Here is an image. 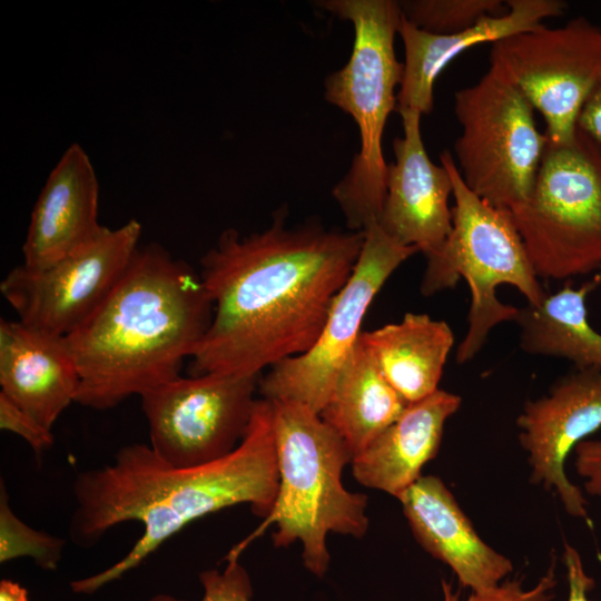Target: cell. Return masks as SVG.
I'll use <instances>...</instances> for the list:
<instances>
[{"instance_id": "cell-1", "label": "cell", "mask_w": 601, "mask_h": 601, "mask_svg": "<svg viewBox=\"0 0 601 601\" xmlns=\"http://www.w3.org/2000/svg\"><path fill=\"white\" fill-rule=\"evenodd\" d=\"M260 233L225 229L201 258L211 322L191 355L190 376L258 375L307 352L359 257L364 231L314 223Z\"/></svg>"}, {"instance_id": "cell-2", "label": "cell", "mask_w": 601, "mask_h": 601, "mask_svg": "<svg viewBox=\"0 0 601 601\" xmlns=\"http://www.w3.org/2000/svg\"><path fill=\"white\" fill-rule=\"evenodd\" d=\"M278 490L272 403L258 398L248 430L228 455L178 469L149 445L122 446L111 464L80 472L73 482L75 511L69 536L80 548L96 545L108 530L127 521L142 524L131 550L108 569L71 582L76 593L91 594L139 565L193 521L238 504L266 518Z\"/></svg>"}, {"instance_id": "cell-3", "label": "cell", "mask_w": 601, "mask_h": 601, "mask_svg": "<svg viewBox=\"0 0 601 601\" xmlns=\"http://www.w3.org/2000/svg\"><path fill=\"white\" fill-rule=\"evenodd\" d=\"M213 317L199 274L156 243L139 246L100 306L66 336L76 403L109 410L180 376Z\"/></svg>"}, {"instance_id": "cell-4", "label": "cell", "mask_w": 601, "mask_h": 601, "mask_svg": "<svg viewBox=\"0 0 601 601\" xmlns=\"http://www.w3.org/2000/svg\"><path fill=\"white\" fill-rule=\"evenodd\" d=\"M270 403L278 470L276 499L259 528L228 555L239 558L250 541L274 524V545L287 548L300 542L304 566L321 579L331 563L329 533L357 539L366 534L367 495L344 486L343 470L353 454L318 413L296 402Z\"/></svg>"}, {"instance_id": "cell-5", "label": "cell", "mask_w": 601, "mask_h": 601, "mask_svg": "<svg viewBox=\"0 0 601 601\" xmlns=\"http://www.w3.org/2000/svg\"><path fill=\"white\" fill-rule=\"evenodd\" d=\"M317 6L354 26L348 61L327 76L324 86L325 99L349 114L359 130V151L333 196L348 229L364 231L377 220L386 194L388 165L382 138L396 109L395 88L403 76L404 66L394 50L402 11L394 0H327Z\"/></svg>"}, {"instance_id": "cell-6", "label": "cell", "mask_w": 601, "mask_h": 601, "mask_svg": "<svg viewBox=\"0 0 601 601\" xmlns=\"http://www.w3.org/2000/svg\"><path fill=\"white\" fill-rule=\"evenodd\" d=\"M440 160L453 183L452 230L442 248L426 258L421 292L430 296L452 288L460 278L466 282L471 295L467 329L456 349V362L464 364L479 354L495 326L514 322L518 315L519 307L496 296L500 285L515 287L530 305H538L546 292L511 211L476 196L463 181L449 150Z\"/></svg>"}, {"instance_id": "cell-7", "label": "cell", "mask_w": 601, "mask_h": 601, "mask_svg": "<svg viewBox=\"0 0 601 601\" xmlns=\"http://www.w3.org/2000/svg\"><path fill=\"white\" fill-rule=\"evenodd\" d=\"M536 275L566 279L601 267V147L579 128L548 139L529 198L510 209Z\"/></svg>"}, {"instance_id": "cell-8", "label": "cell", "mask_w": 601, "mask_h": 601, "mask_svg": "<svg viewBox=\"0 0 601 601\" xmlns=\"http://www.w3.org/2000/svg\"><path fill=\"white\" fill-rule=\"evenodd\" d=\"M454 112L462 128L455 164L465 185L499 208L524 203L548 144L528 99L490 65L477 82L454 93Z\"/></svg>"}, {"instance_id": "cell-9", "label": "cell", "mask_w": 601, "mask_h": 601, "mask_svg": "<svg viewBox=\"0 0 601 601\" xmlns=\"http://www.w3.org/2000/svg\"><path fill=\"white\" fill-rule=\"evenodd\" d=\"M260 377L179 376L145 392L140 397L149 446L161 461L178 469L230 454L248 430Z\"/></svg>"}, {"instance_id": "cell-10", "label": "cell", "mask_w": 601, "mask_h": 601, "mask_svg": "<svg viewBox=\"0 0 601 601\" xmlns=\"http://www.w3.org/2000/svg\"><path fill=\"white\" fill-rule=\"evenodd\" d=\"M497 67L544 118L555 144L572 139L580 111L601 78V28L583 17L563 27L510 36L492 45Z\"/></svg>"}, {"instance_id": "cell-11", "label": "cell", "mask_w": 601, "mask_h": 601, "mask_svg": "<svg viewBox=\"0 0 601 601\" xmlns=\"http://www.w3.org/2000/svg\"><path fill=\"white\" fill-rule=\"evenodd\" d=\"M364 233L357 263L336 296L318 338L304 354L269 367L259 380L263 398L300 403L319 414L341 367L362 334L368 306L388 277L418 253L416 247L401 245L388 237L376 221Z\"/></svg>"}, {"instance_id": "cell-12", "label": "cell", "mask_w": 601, "mask_h": 601, "mask_svg": "<svg viewBox=\"0 0 601 601\" xmlns=\"http://www.w3.org/2000/svg\"><path fill=\"white\" fill-rule=\"evenodd\" d=\"M141 224L105 226L87 246L43 268L22 264L0 284L4 299L24 325L67 336L106 299L139 247Z\"/></svg>"}, {"instance_id": "cell-13", "label": "cell", "mask_w": 601, "mask_h": 601, "mask_svg": "<svg viewBox=\"0 0 601 601\" xmlns=\"http://www.w3.org/2000/svg\"><path fill=\"white\" fill-rule=\"evenodd\" d=\"M516 426L530 481L552 491L569 515L591 523L588 501L566 475L565 463L578 444L601 428V371L574 367L524 404Z\"/></svg>"}, {"instance_id": "cell-14", "label": "cell", "mask_w": 601, "mask_h": 601, "mask_svg": "<svg viewBox=\"0 0 601 601\" xmlns=\"http://www.w3.org/2000/svg\"><path fill=\"white\" fill-rule=\"evenodd\" d=\"M398 112L404 136L393 142L395 160L387 166L386 194L376 224L398 244L414 246L428 258L452 230L453 183L447 168L432 162L425 150L422 115L412 109Z\"/></svg>"}, {"instance_id": "cell-15", "label": "cell", "mask_w": 601, "mask_h": 601, "mask_svg": "<svg viewBox=\"0 0 601 601\" xmlns=\"http://www.w3.org/2000/svg\"><path fill=\"white\" fill-rule=\"evenodd\" d=\"M398 501L417 543L452 570L460 587L493 589L513 572L512 561L477 534L439 476L422 475Z\"/></svg>"}, {"instance_id": "cell-16", "label": "cell", "mask_w": 601, "mask_h": 601, "mask_svg": "<svg viewBox=\"0 0 601 601\" xmlns=\"http://www.w3.org/2000/svg\"><path fill=\"white\" fill-rule=\"evenodd\" d=\"M99 181L87 151L71 144L50 171L33 206L22 265L47 267L95 240L105 226L98 221Z\"/></svg>"}, {"instance_id": "cell-17", "label": "cell", "mask_w": 601, "mask_h": 601, "mask_svg": "<svg viewBox=\"0 0 601 601\" xmlns=\"http://www.w3.org/2000/svg\"><path fill=\"white\" fill-rule=\"evenodd\" d=\"M505 3L504 13L485 16L473 27L449 35L420 29L402 14L397 33L404 45L405 61L396 110L430 114L435 80L455 57L473 46L538 29L543 20L562 16L568 7L562 0H506Z\"/></svg>"}, {"instance_id": "cell-18", "label": "cell", "mask_w": 601, "mask_h": 601, "mask_svg": "<svg viewBox=\"0 0 601 601\" xmlns=\"http://www.w3.org/2000/svg\"><path fill=\"white\" fill-rule=\"evenodd\" d=\"M80 378L66 336L0 321V393L51 430Z\"/></svg>"}, {"instance_id": "cell-19", "label": "cell", "mask_w": 601, "mask_h": 601, "mask_svg": "<svg viewBox=\"0 0 601 601\" xmlns=\"http://www.w3.org/2000/svg\"><path fill=\"white\" fill-rule=\"evenodd\" d=\"M461 403V396L440 388L410 403L391 425L353 457L355 480L398 500L436 456L445 424Z\"/></svg>"}, {"instance_id": "cell-20", "label": "cell", "mask_w": 601, "mask_h": 601, "mask_svg": "<svg viewBox=\"0 0 601 601\" xmlns=\"http://www.w3.org/2000/svg\"><path fill=\"white\" fill-rule=\"evenodd\" d=\"M359 339L385 380L408 404L439 390L454 345V334L446 322L417 313L362 332Z\"/></svg>"}, {"instance_id": "cell-21", "label": "cell", "mask_w": 601, "mask_h": 601, "mask_svg": "<svg viewBox=\"0 0 601 601\" xmlns=\"http://www.w3.org/2000/svg\"><path fill=\"white\" fill-rule=\"evenodd\" d=\"M407 405L382 375L358 338L341 367L319 415L342 437L354 457Z\"/></svg>"}, {"instance_id": "cell-22", "label": "cell", "mask_w": 601, "mask_h": 601, "mask_svg": "<svg viewBox=\"0 0 601 601\" xmlns=\"http://www.w3.org/2000/svg\"><path fill=\"white\" fill-rule=\"evenodd\" d=\"M601 284V274L574 288L565 285L545 294L538 305L520 307V347L531 355L565 358L575 368L601 371V333L589 322L587 299Z\"/></svg>"}, {"instance_id": "cell-23", "label": "cell", "mask_w": 601, "mask_h": 601, "mask_svg": "<svg viewBox=\"0 0 601 601\" xmlns=\"http://www.w3.org/2000/svg\"><path fill=\"white\" fill-rule=\"evenodd\" d=\"M403 17L425 31L449 35L473 27L485 16L504 13L501 0H406L398 1Z\"/></svg>"}, {"instance_id": "cell-24", "label": "cell", "mask_w": 601, "mask_h": 601, "mask_svg": "<svg viewBox=\"0 0 601 601\" xmlns=\"http://www.w3.org/2000/svg\"><path fill=\"white\" fill-rule=\"evenodd\" d=\"M0 492V562L28 555L42 569L56 570L65 541L21 522L9 508L3 481Z\"/></svg>"}, {"instance_id": "cell-25", "label": "cell", "mask_w": 601, "mask_h": 601, "mask_svg": "<svg viewBox=\"0 0 601 601\" xmlns=\"http://www.w3.org/2000/svg\"><path fill=\"white\" fill-rule=\"evenodd\" d=\"M555 569V558L552 556L545 573L531 587L524 584L523 578H508L493 589L470 591L467 595H463L452 582L442 578V601H553L558 584Z\"/></svg>"}, {"instance_id": "cell-26", "label": "cell", "mask_w": 601, "mask_h": 601, "mask_svg": "<svg viewBox=\"0 0 601 601\" xmlns=\"http://www.w3.org/2000/svg\"><path fill=\"white\" fill-rule=\"evenodd\" d=\"M204 588L200 601H250L253 588L246 569L238 558L227 556V565L223 571L205 570L199 574ZM148 601H185L169 594H156Z\"/></svg>"}, {"instance_id": "cell-27", "label": "cell", "mask_w": 601, "mask_h": 601, "mask_svg": "<svg viewBox=\"0 0 601 601\" xmlns=\"http://www.w3.org/2000/svg\"><path fill=\"white\" fill-rule=\"evenodd\" d=\"M0 427L26 440L37 455L42 454L53 443L51 430L45 427L2 393H0Z\"/></svg>"}, {"instance_id": "cell-28", "label": "cell", "mask_w": 601, "mask_h": 601, "mask_svg": "<svg viewBox=\"0 0 601 601\" xmlns=\"http://www.w3.org/2000/svg\"><path fill=\"white\" fill-rule=\"evenodd\" d=\"M573 455L575 472L584 480V491L601 496V436L582 441Z\"/></svg>"}, {"instance_id": "cell-29", "label": "cell", "mask_w": 601, "mask_h": 601, "mask_svg": "<svg viewBox=\"0 0 601 601\" xmlns=\"http://www.w3.org/2000/svg\"><path fill=\"white\" fill-rule=\"evenodd\" d=\"M563 563L569 590L566 601H591L589 592L594 588V580L587 573L579 551L569 543H564Z\"/></svg>"}, {"instance_id": "cell-30", "label": "cell", "mask_w": 601, "mask_h": 601, "mask_svg": "<svg viewBox=\"0 0 601 601\" xmlns=\"http://www.w3.org/2000/svg\"><path fill=\"white\" fill-rule=\"evenodd\" d=\"M577 127L601 147V78L588 96L578 117Z\"/></svg>"}, {"instance_id": "cell-31", "label": "cell", "mask_w": 601, "mask_h": 601, "mask_svg": "<svg viewBox=\"0 0 601 601\" xmlns=\"http://www.w3.org/2000/svg\"><path fill=\"white\" fill-rule=\"evenodd\" d=\"M0 601H29L28 592L18 582L3 579L0 581Z\"/></svg>"}]
</instances>
